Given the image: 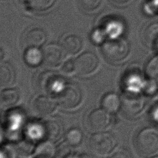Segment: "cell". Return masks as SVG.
I'll list each match as a JSON object with an SVG mask.
<instances>
[{
	"instance_id": "4",
	"label": "cell",
	"mask_w": 158,
	"mask_h": 158,
	"mask_svg": "<svg viewBox=\"0 0 158 158\" xmlns=\"http://www.w3.org/2000/svg\"><path fill=\"white\" fill-rule=\"evenodd\" d=\"M81 101L80 88L73 84H66L59 89L57 101L64 108L72 109L78 106Z\"/></svg>"
},
{
	"instance_id": "20",
	"label": "cell",
	"mask_w": 158,
	"mask_h": 158,
	"mask_svg": "<svg viewBox=\"0 0 158 158\" xmlns=\"http://www.w3.org/2000/svg\"><path fill=\"white\" fill-rule=\"evenodd\" d=\"M83 133L81 131L77 128L70 129L65 136L67 143L70 146H77L81 142Z\"/></svg>"
},
{
	"instance_id": "22",
	"label": "cell",
	"mask_w": 158,
	"mask_h": 158,
	"mask_svg": "<svg viewBox=\"0 0 158 158\" xmlns=\"http://www.w3.org/2000/svg\"><path fill=\"white\" fill-rule=\"evenodd\" d=\"M30 6L38 11L44 10L49 8L55 0H28Z\"/></svg>"
},
{
	"instance_id": "11",
	"label": "cell",
	"mask_w": 158,
	"mask_h": 158,
	"mask_svg": "<svg viewBox=\"0 0 158 158\" xmlns=\"http://www.w3.org/2000/svg\"><path fill=\"white\" fill-rule=\"evenodd\" d=\"M57 104L51 98L40 96L34 101L33 109L35 112L41 115H47L52 113L56 109Z\"/></svg>"
},
{
	"instance_id": "25",
	"label": "cell",
	"mask_w": 158,
	"mask_h": 158,
	"mask_svg": "<svg viewBox=\"0 0 158 158\" xmlns=\"http://www.w3.org/2000/svg\"><path fill=\"white\" fill-rule=\"evenodd\" d=\"M80 6L87 10L96 9L100 4L101 0H78Z\"/></svg>"
},
{
	"instance_id": "5",
	"label": "cell",
	"mask_w": 158,
	"mask_h": 158,
	"mask_svg": "<svg viewBox=\"0 0 158 158\" xmlns=\"http://www.w3.org/2000/svg\"><path fill=\"white\" fill-rule=\"evenodd\" d=\"M117 141L114 136L109 132H101L94 134L89 139L91 149L99 154L110 153L115 147Z\"/></svg>"
},
{
	"instance_id": "17",
	"label": "cell",
	"mask_w": 158,
	"mask_h": 158,
	"mask_svg": "<svg viewBox=\"0 0 158 158\" xmlns=\"http://www.w3.org/2000/svg\"><path fill=\"white\" fill-rule=\"evenodd\" d=\"M62 47L65 52L70 54H76L80 51L82 47V41L78 36L71 35L64 40Z\"/></svg>"
},
{
	"instance_id": "3",
	"label": "cell",
	"mask_w": 158,
	"mask_h": 158,
	"mask_svg": "<svg viewBox=\"0 0 158 158\" xmlns=\"http://www.w3.org/2000/svg\"><path fill=\"white\" fill-rule=\"evenodd\" d=\"M145 104L144 98L135 92H126L121 98V110L127 118H133L139 114Z\"/></svg>"
},
{
	"instance_id": "28",
	"label": "cell",
	"mask_w": 158,
	"mask_h": 158,
	"mask_svg": "<svg viewBox=\"0 0 158 158\" xmlns=\"http://www.w3.org/2000/svg\"><path fill=\"white\" fill-rule=\"evenodd\" d=\"M62 70L63 72L65 73H70L72 71H74V64L73 61L70 60L65 62L62 67Z\"/></svg>"
},
{
	"instance_id": "27",
	"label": "cell",
	"mask_w": 158,
	"mask_h": 158,
	"mask_svg": "<svg viewBox=\"0 0 158 158\" xmlns=\"http://www.w3.org/2000/svg\"><path fill=\"white\" fill-rule=\"evenodd\" d=\"M157 85L158 84L156 82L150 79V80L145 84V91L148 94H152L156 91Z\"/></svg>"
},
{
	"instance_id": "21",
	"label": "cell",
	"mask_w": 158,
	"mask_h": 158,
	"mask_svg": "<svg viewBox=\"0 0 158 158\" xmlns=\"http://www.w3.org/2000/svg\"><path fill=\"white\" fill-rule=\"evenodd\" d=\"M105 29L107 34L109 35L111 37L115 38L122 32L123 25L121 22H118L117 21H110L107 23Z\"/></svg>"
},
{
	"instance_id": "13",
	"label": "cell",
	"mask_w": 158,
	"mask_h": 158,
	"mask_svg": "<svg viewBox=\"0 0 158 158\" xmlns=\"http://www.w3.org/2000/svg\"><path fill=\"white\" fill-rule=\"evenodd\" d=\"M143 40L144 44L152 49L158 46V23H152L148 25L143 33Z\"/></svg>"
},
{
	"instance_id": "26",
	"label": "cell",
	"mask_w": 158,
	"mask_h": 158,
	"mask_svg": "<svg viewBox=\"0 0 158 158\" xmlns=\"http://www.w3.org/2000/svg\"><path fill=\"white\" fill-rule=\"evenodd\" d=\"M110 158H133V156L129 150L121 148L117 149Z\"/></svg>"
},
{
	"instance_id": "7",
	"label": "cell",
	"mask_w": 158,
	"mask_h": 158,
	"mask_svg": "<svg viewBox=\"0 0 158 158\" xmlns=\"http://www.w3.org/2000/svg\"><path fill=\"white\" fill-rule=\"evenodd\" d=\"M74 71L79 75H87L96 70L98 59L93 52H86L78 56L74 61Z\"/></svg>"
},
{
	"instance_id": "6",
	"label": "cell",
	"mask_w": 158,
	"mask_h": 158,
	"mask_svg": "<svg viewBox=\"0 0 158 158\" xmlns=\"http://www.w3.org/2000/svg\"><path fill=\"white\" fill-rule=\"evenodd\" d=\"M61 77L58 73L53 71H45L37 76L35 86L39 91L49 93L58 90L59 83H61Z\"/></svg>"
},
{
	"instance_id": "9",
	"label": "cell",
	"mask_w": 158,
	"mask_h": 158,
	"mask_svg": "<svg viewBox=\"0 0 158 158\" xmlns=\"http://www.w3.org/2000/svg\"><path fill=\"white\" fill-rule=\"evenodd\" d=\"M65 51L62 46L55 43L48 44L43 51V61L48 66H57L62 62Z\"/></svg>"
},
{
	"instance_id": "8",
	"label": "cell",
	"mask_w": 158,
	"mask_h": 158,
	"mask_svg": "<svg viewBox=\"0 0 158 158\" xmlns=\"http://www.w3.org/2000/svg\"><path fill=\"white\" fill-rule=\"evenodd\" d=\"M111 122L110 115L106 110L98 109L93 110L88 116L86 123L92 131H102L109 126Z\"/></svg>"
},
{
	"instance_id": "31",
	"label": "cell",
	"mask_w": 158,
	"mask_h": 158,
	"mask_svg": "<svg viewBox=\"0 0 158 158\" xmlns=\"http://www.w3.org/2000/svg\"><path fill=\"white\" fill-rule=\"evenodd\" d=\"M112 1L118 4H123L128 2L129 0H112Z\"/></svg>"
},
{
	"instance_id": "33",
	"label": "cell",
	"mask_w": 158,
	"mask_h": 158,
	"mask_svg": "<svg viewBox=\"0 0 158 158\" xmlns=\"http://www.w3.org/2000/svg\"><path fill=\"white\" fill-rule=\"evenodd\" d=\"M157 49H158V46H157Z\"/></svg>"
},
{
	"instance_id": "1",
	"label": "cell",
	"mask_w": 158,
	"mask_h": 158,
	"mask_svg": "<svg viewBox=\"0 0 158 158\" xmlns=\"http://www.w3.org/2000/svg\"><path fill=\"white\" fill-rule=\"evenodd\" d=\"M101 51L108 61L118 62L127 56L129 52V44L124 38H112L102 44Z\"/></svg>"
},
{
	"instance_id": "12",
	"label": "cell",
	"mask_w": 158,
	"mask_h": 158,
	"mask_svg": "<svg viewBox=\"0 0 158 158\" xmlns=\"http://www.w3.org/2000/svg\"><path fill=\"white\" fill-rule=\"evenodd\" d=\"M46 40V35L44 31L39 28H35L29 30L25 35V43L31 48H38L41 46Z\"/></svg>"
},
{
	"instance_id": "18",
	"label": "cell",
	"mask_w": 158,
	"mask_h": 158,
	"mask_svg": "<svg viewBox=\"0 0 158 158\" xmlns=\"http://www.w3.org/2000/svg\"><path fill=\"white\" fill-rule=\"evenodd\" d=\"M25 60L30 66H36L43 60V52L36 47L29 48L24 56Z\"/></svg>"
},
{
	"instance_id": "32",
	"label": "cell",
	"mask_w": 158,
	"mask_h": 158,
	"mask_svg": "<svg viewBox=\"0 0 158 158\" xmlns=\"http://www.w3.org/2000/svg\"><path fill=\"white\" fill-rule=\"evenodd\" d=\"M151 158H158V156H154V157H151Z\"/></svg>"
},
{
	"instance_id": "29",
	"label": "cell",
	"mask_w": 158,
	"mask_h": 158,
	"mask_svg": "<svg viewBox=\"0 0 158 158\" xmlns=\"http://www.w3.org/2000/svg\"><path fill=\"white\" fill-rule=\"evenodd\" d=\"M151 116L152 117V118H154V119L155 120H157L158 122V106L157 107H156L154 112L152 111V114H151Z\"/></svg>"
},
{
	"instance_id": "16",
	"label": "cell",
	"mask_w": 158,
	"mask_h": 158,
	"mask_svg": "<svg viewBox=\"0 0 158 158\" xmlns=\"http://www.w3.org/2000/svg\"><path fill=\"white\" fill-rule=\"evenodd\" d=\"M19 99V94L15 89H7L2 91L0 101L2 109H7L15 105Z\"/></svg>"
},
{
	"instance_id": "24",
	"label": "cell",
	"mask_w": 158,
	"mask_h": 158,
	"mask_svg": "<svg viewBox=\"0 0 158 158\" xmlns=\"http://www.w3.org/2000/svg\"><path fill=\"white\" fill-rule=\"evenodd\" d=\"M37 151L41 157L50 158L54 152V148L51 143H44L37 149Z\"/></svg>"
},
{
	"instance_id": "23",
	"label": "cell",
	"mask_w": 158,
	"mask_h": 158,
	"mask_svg": "<svg viewBox=\"0 0 158 158\" xmlns=\"http://www.w3.org/2000/svg\"><path fill=\"white\" fill-rule=\"evenodd\" d=\"M17 150L22 155L28 156L34 151L35 145L31 141L27 140L22 141L18 143Z\"/></svg>"
},
{
	"instance_id": "10",
	"label": "cell",
	"mask_w": 158,
	"mask_h": 158,
	"mask_svg": "<svg viewBox=\"0 0 158 158\" xmlns=\"http://www.w3.org/2000/svg\"><path fill=\"white\" fill-rule=\"evenodd\" d=\"M41 130L43 136L50 141L59 140L64 133L62 123L59 120L54 118L44 121L41 125Z\"/></svg>"
},
{
	"instance_id": "2",
	"label": "cell",
	"mask_w": 158,
	"mask_h": 158,
	"mask_svg": "<svg viewBox=\"0 0 158 158\" xmlns=\"http://www.w3.org/2000/svg\"><path fill=\"white\" fill-rule=\"evenodd\" d=\"M138 151L144 155H150L158 150V130L146 128L139 132L135 138Z\"/></svg>"
},
{
	"instance_id": "30",
	"label": "cell",
	"mask_w": 158,
	"mask_h": 158,
	"mask_svg": "<svg viewBox=\"0 0 158 158\" xmlns=\"http://www.w3.org/2000/svg\"><path fill=\"white\" fill-rule=\"evenodd\" d=\"M78 158H94L93 156L88 154H84L80 156H78Z\"/></svg>"
},
{
	"instance_id": "19",
	"label": "cell",
	"mask_w": 158,
	"mask_h": 158,
	"mask_svg": "<svg viewBox=\"0 0 158 158\" xmlns=\"http://www.w3.org/2000/svg\"><path fill=\"white\" fill-rule=\"evenodd\" d=\"M146 72L149 78L158 84V56L152 58L147 64Z\"/></svg>"
},
{
	"instance_id": "15",
	"label": "cell",
	"mask_w": 158,
	"mask_h": 158,
	"mask_svg": "<svg viewBox=\"0 0 158 158\" xmlns=\"http://www.w3.org/2000/svg\"><path fill=\"white\" fill-rule=\"evenodd\" d=\"M102 107L109 112H115L121 106V99L115 93L105 94L101 101Z\"/></svg>"
},
{
	"instance_id": "14",
	"label": "cell",
	"mask_w": 158,
	"mask_h": 158,
	"mask_svg": "<svg viewBox=\"0 0 158 158\" xmlns=\"http://www.w3.org/2000/svg\"><path fill=\"white\" fill-rule=\"evenodd\" d=\"M15 73L12 65L7 62L1 64L0 67V85L1 87H8L15 81Z\"/></svg>"
}]
</instances>
